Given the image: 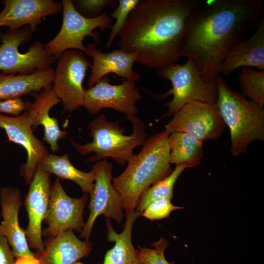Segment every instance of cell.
I'll list each match as a JSON object with an SVG mask.
<instances>
[{
  "label": "cell",
  "mask_w": 264,
  "mask_h": 264,
  "mask_svg": "<svg viewBox=\"0 0 264 264\" xmlns=\"http://www.w3.org/2000/svg\"><path fill=\"white\" fill-rule=\"evenodd\" d=\"M263 0H198L186 27L182 57L193 59L203 79L216 84L225 54L258 25Z\"/></svg>",
  "instance_id": "cell-1"
},
{
  "label": "cell",
  "mask_w": 264,
  "mask_h": 264,
  "mask_svg": "<svg viewBox=\"0 0 264 264\" xmlns=\"http://www.w3.org/2000/svg\"><path fill=\"white\" fill-rule=\"evenodd\" d=\"M197 0H139L119 33V48L159 70L182 57L187 22Z\"/></svg>",
  "instance_id": "cell-2"
},
{
  "label": "cell",
  "mask_w": 264,
  "mask_h": 264,
  "mask_svg": "<svg viewBox=\"0 0 264 264\" xmlns=\"http://www.w3.org/2000/svg\"><path fill=\"white\" fill-rule=\"evenodd\" d=\"M169 134L164 130L146 139L140 151L130 158L124 171L112 178L126 214L135 210L141 196L152 184L171 173Z\"/></svg>",
  "instance_id": "cell-3"
},
{
  "label": "cell",
  "mask_w": 264,
  "mask_h": 264,
  "mask_svg": "<svg viewBox=\"0 0 264 264\" xmlns=\"http://www.w3.org/2000/svg\"><path fill=\"white\" fill-rule=\"evenodd\" d=\"M217 87L216 104L230 130V152L234 156H239L246 152L253 141L264 140V106L232 90L220 77L217 79Z\"/></svg>",
  "instance_id": "cell-4"
},
{
  "label": "cell",
  "mask_w": 264,
  "mask_h": 264,
  "mask_svg": "<svg viewBox=\"0 0 264 264\" xmlns=\"http://www.w3.org/2000/svg\"><path fill=\"white\" fill-rule=\"evenodd\" d=\"M128 119L133 126L130 135L124 134L125 130L123 127L108 121L105 115L100 114L88 125L92 141L85 145L71 141V144L81 155L94 153L88 158V162H98L111 157L118 164L123 165L134 155V149L143 145L146 137L143 121L135 115Z\"/></svg>",
  "instance_id": "cell-5"
},
{
  "label": "cell",
  "mask_w": 264,
  "mask_h": 264,
  "mask_svg": "<svg viewBox=\"0 0 264 264\" xmlns=\"http://www.w3.org/2000/svg\"><path fill=\"white\" fill-rule=\"evenodd\" d=\"M159 75L171 81L172 88L159 97L167 98L172 94V99L166 103L168 110L163 117L171 116L186 104L192 101L216 104L218 91L217 83L205 81L197 63L188 58L185 63H177L158 70Z\"/></svg>",
  "instance_id": "cell-6"
},
{
  "label": "cell",
  "mask_w": 264,
  "mask_h": 264,
  "mask_svg": "<svg viewBox=\"0 0 264 264\" xmlns=\"http://www.w3.org/2000/svg\"><path fill=\"white\" fill-rule=\"evenodd\" d=\"M36 29L27 25L0 33V71L4 74H28L51 68L56 60L44 45L36 41L27 52H20L19 47L31 40Z\"/></svg>",
  "instance_id": "cell-7"
},
{
  "label": "cell",
  "mask_w": 264,
  "mask_h": 264,
  "mask_svg": "<svg viewBox=\"0 0 264 264\" xmlns=\"http://www.w3.org/2000/svg\"><path fill=\"white\" fill-rule=\"evenodd\" d=\"M63 22L58 34L44 46L47 50L57 59L65 51L77 49L88 54L83 41L90 36L95 42L100 41L101 36L94 30L99 28L105 31L112 25V19L107 11L95 18L81 15L75 9L71 0H63Z\"/></svg>",
  "instance_id": "cell-8"
},
{
  "label": "cell",
  "mask_w": 264,
  "mask_h": 264,
  "mask_svg": "<svg viewBox=\"0 0 264 264\" xmlns=\"http://www.w3.org/2000/svg\"><path fill=\"white\" fill-rule=\"evenodd\" d=\"M91 66L85 53L79 50H66L58 57L52 89L65 110L71 112L83 106L85 94L83 82Z\"/></svg>",
  "instance_id": "cell-9"
},
{
  "label": "cell",
  "mask_w": 264,
  "mask_h": 264,
  "mask_svg": "<svg viewBox=\"0 0 264 264\" xmlns=\"http://www.w3.org/2000/svg\"><path fill=\"white\" fill-rule=\"evenodd\" d=\"M225 126L216 103L194 101L186 104L175 113L165 130L170 134L185 132L203 142L219 139Z\"/></svg>",
  "instance_id": "cell-10"
},
{
  "label": "cell",
  "mask_w": 264,
  "mask_h": 264,
  "mask_svg": "<svg viewBox=\"0 0 264 264\" xmlns=\"http://www.w3.org/2000/svg\"><path fill=\"white\" fill-rule=\"evenodd\" d=\"M112 165L107 159L92 166L95 173L93 189L90 194L89 216L80 238L88 240L96 218L103 215L121 223L123 218L122 198L113 187L111 180Z\"/></svg>",
  "instance_id": "cell-11"
},
{
  "label": "cell",
  "mask_w": 264,
  "mask_h": 264,
  "mask_svg": "<svg viewBox=\"0 0 264 264\" xmlns=\"http://www.w3.org/2000/svg\"><path fill=\"white\" fill-rule=\"evenodd\" d=\"M110 82V77L106 75L85 89L83 106L92 114L108 108L125 114L127 118L135 116L138 113L136 103L142 98L135 82L123 80L122 84L115 85Z\"/></svg>",
  "instance_id": "cell-12"
},
{
  "label": "cell",
  "mask_w": 264,
  "mask_h": 264,
  "mask_svg": "<svg viewBox=\"0 0 264 264\" xmlns=\"http://www.w3.org/2000/svg\"><path fill=\"white\" fill-rule=\"evenodd\" d=\"M87 198L85 193L80 198L69 197L60 179L56 178L52 184L48 208L44 220L47 227L42 234L52 238L69 230L81 233L85 224L83 215Z\"/></svg>",
  "instance_id": "cell-13"
},
{
  "label": "cell",
  "mask_w": 264,
  "mask_h": 264,
  "mask_svg": "<svg viewBox=\"0 0 264 264\" xmlns=\"http://www.w3.org/2000/svg\"><path fill=\"white\" fill-rule=\"evenodd\" d=\"M50 175L38 165L24 202L28 218L25 233L29 246L36 250L37 254L44 250L42 224L49 203L52 187Z\"/></svg>",
  "instance_id": "cell-14"
},
{
  "label": "cell",
  "mask_w": 264,
  "mask_h": 264,
  "mask_svg": "<svg viewBox=\"0 0 264 264\" xmlns=\"http://www.w3.org/2000/svg\"><path fill=\"white\" fill-rule=\"evenodd\" d=\"M0 128L5 131L9 141L22 146L26 151L27 160L21 172L25 183L29 184L38 165L49 154L48 150L33 134L26 110L14 117L0 114Z\"/></svg>",
  "instance_id": "cell-15"
},
{
  "label": "cell",
  "mask_w": 264,
  "mask_h": 264,
  "mask_svg": "<svg viewBox=\"0 0 264 264\" xmlns=\"http://www.w3.org/2000/svg\"><path fill=\"white\" fill-rule=\"evenodd\" d=\"M0 27L12 30L29 25L36 29L44 17L63 10L62 2L52 0H4Z\"/></svg>",
  "instance_id": "cell-16"
},
{
  "label": "cell",
  "mask_w": 264,
  "mask_h": 264,
  "mask_svg": "<svg viewBox=\"0 0 264 264\" xmlns=\"http://www.w3.org/2000/svg\"><path fill=\"white\" fill-rule=\"evenodd\" d=\"M22 204V197L18 188L9 186L0 189V215L3 220L0 223V233L7 238L16 258L35 257V253L29 247L25 230L19 224L18 213Z\"/></svg>",
  "instance_id": "cell-17"
},
{
  "label": "cell",
  "mask_w": 264,
  "mask_h": 264,
  "mask_svg": "<svg viewBox=\"0 0 264 264\" xmlns=\"http://www.w3.org/2000/svg\"><path fill=\"white\" fill-rule=\"evenodd\" d=\"M86 47L88 55L93 60L90 75L87 82L88 88L92 87L99 80L110 73H114L134 82L140 79V75L133 69L136 61V56L134 53L127 52L120 49L103 52L92 44Z\"/></svg>",
  "instance_id": "cell-18"
},
{
  "label": "cell",
  "mask_w": 264,
  "mask_h": 264,
  "mask_svg": "<svg viewBox=\"0 0 264 264\" xmlns=\"http://www.w3.org/2000/svg\"><path fill=\"white\" fill-rule=\"evenodd\" d=\"M241 67H253L264 70V21L247 39L232 46L225 54L219 68V75H230Z\"/></svg>",
  "instance_id": "cell-19"
},
{
  "label": "cell",
  "mask_w": 264,
  "mask_h": 264,
  "mask_svg": "<svg viewBox=\"0 0 264 264\" xmlns=\"http://www.w3.org/2000/svg\"><path fill=\"white\" fill-rule=\"evenodd\" d=\"M31 95L34 98V102L27 101L25 103L32 129H35L39 125L43 126V140L50 145L52 152H57L59 149L58 141L66 137V133L60 129L57 119L51 117L49 112L61 101L53 91L51 85Z\"/></svg>",
  "instance_id": "cell-20"
},
{
  "label": "cell",
  "mask_w": 264,
  "mask_h": 264,
  "mask_svg": "<svg viewBox=\"0 0 264 264\" xmlns=\"http://www.w3.org/2000/svg\"><path fill=\"white\" fill-rule=\"evenodd\" d=\"M92 248L88 240L81 241L69 230L47 238L44 252L35 254L41 264H73L87 256Z\"/></svg>",
  "instance_id": "cell-21"
},
{
  "label": "cell",
  "mask_w": 264,
  "mask_h": 264,
  "mask_svg": "<svg viewBox=\"0 0 264 264\" xmlns=\"http://www.w3.org/2000/svg\"><path fill=\"white\" fill-rule=\"evenodd\" d=\"M52 68L28 74L0 73V100L40 92L53 82Z\"/></svg>",
  "instance_id": "cell-22"
},
{
  "label": "cell",
  "mask_w": 264,
  "mask_h": 264,
  "mask_svg": "<svg viewBox=\"0 0 264 264\" xmlns=\"http://www.w3.org/2000/svg\"><path fill=\"white\" fill-rule=\"evenodd\" d=\"M126 215L124 227L120 233L113 229L110 219H107L108 239L110 242H114L115 244L106 253L103 264H130L137 260L136 250L132 241V232L133 224L141 214L135 210Z\"/></svg>",
  "instance_id": "cell-23"
},
{
  "label": "cell",
  "mask_w": 264,
  "mask_h": 264,
  "mask_svg": "<svg viewBox=\"0 0 264 264\" xmlns=\"http://www.w3.org/2000/svg\"><path fill=\"white\" fill-rule=\"evenodd\" d=\"M39 165L49 174L73 181L85 194L91 193L95 178L94 170L92 169L89 172H85L78 170L70 162L67 154L57 155L49 153Z\"/></svg>",
  "instance_id": "cell-24"
},
{
  "label": "cell",
  "mask_w": 264,
  "mask_h": 264,
  "mask_svg": "<svg viewBox=\"0 0 264 264\" xmlns=\"http://www.w3.org/2000/svg\"><path fill=\"white\" fill-rule=\"evenodd\" d=\"M168 142L171 164H184L192 168L200 163L203 156L202 142L183 132L171 133Z\"/></svg>",
  "instance_id": "cell-25"
},
{
  "label": "cell",
  "mask_w": 264,
  "mask_h": 264,
  "mask_svg": "<svg viewBox=\"0 0 264 264\" xmlns=\"http://www.w3.org/2000/svg\"><path fill=\"white\" fill-rule=\"evenodd\" d=\"M187 168L184 164L176 165L167 176L149 187L141 196L135 211L141 214L152 202L163 198L172 199L174 185L181 173Z\"/></svg>",
  "instance_id": "cell-26"
},
{
  "label": "cell",
  "mask_w": 264,
  "mask_h": 264,
  "mask_svg": "<svg viewBox=\"0 0 264 264\" xmlns=\"http://www.w3.org/2000/svg\"><path fill=\"white\" fill-rule=\"evenodd\" d=\"M242 93L251 100L264 105V70L242 68L239 77Z\"/></svg>",
  "instance_id": "cell-27"
},
{
  "label": "cell",
  "mask_w": 264,
  "mask_h": 264,
  "mask_svg": "<svg viewBox=\"0 0 264 264\" xmlns=\"http://www.w3.org/2000/svg\"><path fill=\"white\" fill-rule=\"evenodd\" d=\"M139 0H119L118 4L114 11L110 14L112 19L116 21L112 25L109 39L106 44V48H109L117 36L124 27L128 16L134 8Z\"/></svg>",
  "instance_id": "cell-28"
},
{
  "label": "cell",
  "mask_w": 264,
  "mask_h": 264,
  "mask_svg": "<svg viewBox=\"0 0 264 264\" xmlns=\"http://www.w3.org/2000/svg\"><path fill=\"white\" fill-rule=\"evenodd\" d=\"M154 248L138 246L136 250L137 259L143 264H173L165 259L164 252L168 246L167 241L161 238L159 241L152 243Z\"/></svg>",
  "instance_id": "cell-29"
},
{
  "label": "cell",
  "mask_w": 264,
  "mask_h": 264,
  "mask_svg": "<svg viewBox=\"0 0 264 264\" xmlns=\"http://www.w3.org/2000/svg\"><path fill=\"white\" fill-rule=\"evenodd\" d=\"M72 2L76 10L88 18L99 17L106 7L114 8L118 4V0H75Z\"/></svg>",
  "instance_id": "cell-30"
},
{
  "label": "cell",
  "mask_w": 264,
  "mask_h": 264,
  "mask_svg": "<svg viewBox=\"0 0 264 264\" xmlns=\"http://www.w3.org/2000/svg\"><path fill=\"white\" fill-rule=\"evenodd\" d=\"M181 208L183 207L174 205L171 199L163 198L152 202L141 214V216L151 220H160L168 218L172 211Z\"/></svg>",
  "instance_id": "cell-31"
},
{
  "label": "cell",
  "mask_w": 264,
  "mask_h": 264,
  "mask_svg": "<svg viewBox=\"0 0 264 264\" xmlns=\"http://www.w3.org/2000/svg\"><path fill=\"white\" fill-rule=\"evenodd\" d=\"M25 110V103L21 97L0 100V113H5L17 116Z\"/></svg>",
  "instance_id": "cell-32"
},
{
  "label": "cell",
  "mask_w": 264,
  "mask_h": 264,
  "mask_svg": "<svg viewBox=\"0 0 264 264\" xmlns=\"http://www.w3.org/2000/svg\"><path fill=\"white\" fill-rule=\"evenodd\" d=\"M7 238L0 233V264H15V256Z\"/></svg>",
  "instance_id": "cell-33"
},
{
  "label": "cell",
  "mask_w": 264,
  "mask_h": 264,
  "mask_svg": "<svg viewBox=\"0 0 264 264\" xmlns=\"http://www.w3.org/2000/svg\"><path fill=\"white\" fill-rule=\"evenodd\" d=\"M15 264H41V262L36 256H22L17 258Z\"/></svg>",
  "instance_id": "cell-34"
},
{
  "label": "cell",
  "mask_w": 264,
  "mask_h": 264,
  "mask_svg": "<svg viewBox=\"0 0 264 264\" xmlns=\"http://www.w3.org/2000/svg\"><path fill=\"white\" fill-rule=\"evenodd\" d=\"M130 264H143L137 259L136 260L133 261V262L131 263Z\"/></svg>",
  "instance_id": "cell-35"
},
{
  "label": "cell",
  "mask_w": 264,
  "mask_h": 264,
  "mask_svg": "<svg viewBox=\"0 0 264 264\" xmlns=\"http://www.w3.org/2000/svg\"><path fill=\"white\" fill-rule=\"evenodd\" d=\"M73 264H84L81 263H80V262H75V263H74Z\"/></svg>",
  "instance_id": "cell-36"
}]
</instances>
